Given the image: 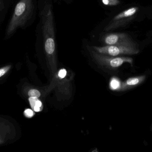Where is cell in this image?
Instances as JSON below:
<instances>
[{
	"mask_svg": "<svg viewBox=\"0 0 152 152\" xmlns=\"http://www.w3.org/2000/svg\"><path fill=\"white\" fill-rule=\"evenodd\" d=\"M91 47L99 53L112 56H119L122 55H133L139 52L137 46L115 45L100 46L92 44Z\"/></svg>",
	"mask_w": 152,
	"mask_h": 152,
	"instance_id": "cell-6",
	"label": "cell"
},
{
	"mask_svg": "<svg viewBox=\"0 0 152 152\" xmlns=\"http://www.w3.org/2000/svg\"><path fill=\"white\" fill-rule=\"evenodd\" d=\"M38 10L37 0H17L5 29L4 40L10 39L19 29L24 30L32 26Z\"/></svg>",
	"mask_w": 152,
	"mask_h": 152,
	"instance_id": "cell-2",
	"label": "cell"
},
{
	"mask_svg": "<svg viewBox=\"0 0 152 152\" xmlns=\"http://www.w3.org/2000/svg\"><path fill=\"white\" fill-rule=\"evenodd\" d=\"M17 0H0V28L1 26L11 8Z\"/></svg>",
	"mask_w": 152,
	"mask_h": 152,
	"instance_id": "cell-7",
	"label": "cell"
},
{
	"mask_svg": "<svg viewBox=\"0 0 152 152\" xmlns=\"http://www.w3.org/2000/svg\"><path fill=\"white\" fill-rule=\"evenodd\" d=\"M121 84L120 81L118 78L113 77L110 82V88L112 90H119Z\"/></svg>",
	"mask_w": 152,
	"mask_h": 152,
	"instance_id": "cell-12",
	"label": "cell"
},
{
	"mask_svg": "<svg viewBox=\"0 0 152 152\" xmlns=\"http://www.w3.org/2000/svg\"><path fill=\"white\" fill-rule=\"evenodd\" d=\"M28 95L29 97H36L38 98L41 96V93L36 89H31L28 92Z\"/></svg>",
	"mask_w": 152,
	"mask_h": 152,
	"instance_id": "cell-13",
	"label": "cell"
},
{
	"mask_svg": "<svg viewBox=\"0 0 152 152\" xmlns=\"http://www.w3.org/2000/svg\"><path fill=\"white\" fill-rule=\"evenodd\" d=\"M91 43H98L100 46L126 45L137 46L135 42L128 34L121 32H101L96 34H90ZM98 46V45H97Z\"/></svg>",
	"mask_w": 152,
	"mask_h": 152,
	"instance_id": "cell-5",
	"label": "cell"
},
{
	"mask_svg": "<svg viewBox=\"0 0 152 152\" xmlns=\"http://www.w3.org/2000/svg\"><path fill=\"white\" fill-rule=\"evenodd\" d=\"M75 0H37L38 10L45 4H53V2H63L66 4H71Z\"/></svg>",
	"mask_w": 152,
	"mask_h": 152,
	"instance_id": "cell-11",
	"label": "cell"
},
{
	"mask_svg": "<svg viewBox=\"0 0 152 152\" xmlns=\"http://www.w3.org/2000/svg\"><path fill=\"white\" fill-rule=\"evenodd\" d=\"M39 21L35 29V45L42 52L53 72L57 68L56 23L53 4H45L38 10Z\"/></svg>",
	"mask_w": 152,
	"mask_h": 152,
	"instance_id": "cell-1",
	"label": "cell"
},
{
	"mask_svg": "<svg viewBox=\"0 0 152 152\" xmlns=\"http://www.w3.org/2000/svg\"><path fill=\"white\" fill-rule=\"evenodd\" d=\"M29 104L32 109L36 112L41 111L43 109L42 104V102L38 100L36 97H29Z\"/></svg>",
	"mask_w": 152,
	"mask_h": 152,
	"instance_id": "cell-10",
	"label": "cell"
},
{
	"mask_svg": "<svg viewBox=\"0 0 152 152\" xmlns=\"http://www.w3.org/2000/svg\"><path fill=\"white\" fill-rule=\"evenodd\" d=\"M98 2L104 10L110 9L119 5L120 0H98Z\"/></svg>",
	"mask_w": 152,
	"mask_h": 152,
	"instance_id": "cell-9",
	"label": "cell"
},
{
	"mask_svg": "<svg viewBox=\"0 0 152 152\" xmlns=\"http://www.w3.org/2000/svg\"><path fill=\"white\" fill-rule=\"evenodd\" d=\"M66 75V70L63 69L60 70L58 72V76L61 79H63L65 77Z\"/></svg>",
	"mask_w": 152,
	"mask_h": 152,
	"instance_id": "cell-16",
	"label": "cell"
},
{
	"mask_svg": "<svg viewBox=\"0 0 152 152\" xmlns=\"http://www.w3.org/2000/svg\"><path fill=\"white\" fill-rule=\"evenodd\" d=\"M139 8L130 7L116 15H110L100 22L91 34H96L101 32H113L126 26L134 18Z\"/></svg>",
	"mask_w": 152,
	"mask_h": 152,
	"instance_id": "cell-3",
	"label": "cell"
},
{
	"mask_svg": "<svg viewBox=\"0 0 152 152\" xmlns=\"http://www.w3.org/2000/svg\"><path fill=\"white\" fill-rule=\"evenodd\" d=\"M83 47L88 53L93 60L98 65L106 68L114 69L119 68L125 63H129L133 65L132 58L124 56H112L99 53L91 47L90 41L84 38L82 40Z\"/></svg>",
	"mask_w": 152,
	"mask_h": 152,
	"instance_id": "cell-4",
	"label": "cell"
},
{
	"mask_svg": "<svg viewBox=\"0 0 152 152\" xmlns=\"http://www.w3.org/2000/svg\"><path fill=\"white\" fill-rule=\"evenodd\" d=\"M24 115L27 117L31 118L34 116V113L32 110L30 109H27L24 112Z\"/></svg>",
	"mask_w": 152,
	"mask_h": 152,
	"instance_id": "cell-14",
	"label": "cell"
},
{
	"mask_svg": "<svg viewBox=\"0 0 152 152\" xmlns=\"http://www.w3.org/2000/svg\"><path fill=\"white\" fill-rule=\"evenodd\" d=\"M145 78V76H142L128 79L121 84L119 91H126L134 88L143 83Z\"/></svg>",
	"mask_w": 152,
	"mask_h": 152,
	"instance_id": "cell-8",
	"label": "cell"
},
{
	"mask_svg": "<svg viewBox=\"0 0 152 152\" xmlns=\"http://www.w3.org/2000/svg\"><path fill=\"white\" fill-rule=\"evenodd\" d=\"M10 68L11 66H8L0 69V77L4 75L10 70Z\"/></svg>",
	"mask_w": 152,
	"mask_h": 152,
	"instance_id": "cell-15",
	"label": "cell"
}]
</instances>
